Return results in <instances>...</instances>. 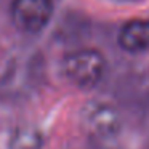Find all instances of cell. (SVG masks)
I'll use <instances>...</instances> for the list:
<instances>
[{"label":"cell","instance_id":"1","mask_svg":"<svg viewBox=\"0 0 149 149\" xmlns=\"http://www.w3.org/2000/svg\"><path fill=\"white\" fill-rule=\"evenodd\" d=\"M106 61L103 53L93 48H84L69 53L63 61L66 77L79 88H91L104 74Z\"/></svg>","mask_w":149,"mask_h":149},{"label":"cell","instance_id":"2","mask_svg":"<svg viewBox=\"0 0 149 149\" xmlns=\"http://www.w3.org/2000/svg\"><path fill=\"white\" fill-rule=\"evenodd\" d=\"M53 15V0H13L11 19L24 32H39Z\"/></svg>","mask_w":149,"mask_h":149},{"label":"cell","instance_id":"3","mask_svg":"<svg viewBox=\"0 0 149 149\" xmlns=\"http://www.w3.org/2000/svg\"><path fill=\"white\" fill-rule=\"evenodd\" d=\"M119 45L125 52L138 53L149 48V19H130L119 31Z\"/></svg>","mask_w":149,"mask_h":149},{"label":"cell","instance_id":"4","mask_svg":"<svg viewBox=\"0 0 149 149\" xmlns=\"http://www.w3.org/2000/svg\"><path fill=\"white\" fill-rule=\"evenodd\" d=\"M85 120H87V125L90 127L91 132L103 136L114 133L119 127V120L116 117V112L106 104H95L87 112Z\"/></svg>","mask_w":149,"mask_h":149},{"label":"cell","instance_id":"5","mask_svg":"<svg viewBox=\"0 0 149 149\" xmlns=\"http://www.w3.org/2000/svg\"><path fill=\"white\" fill-rule=\"evenodd\" d=\"M42 136L34 128H21L13 135L11 149H39Z\"/></svg>","mask_w":149,"mask_h":149}]
</instances>
